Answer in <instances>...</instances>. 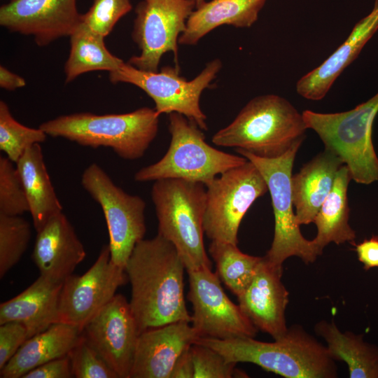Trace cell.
Instances as JSON below:
<instances>
[{
	"instance_id": "cell-20",
	"label": "cell",
	"mask_w": 378,
	"mask_h": 378,
	"mask_svg": "<svg viewBox=\"0 0 378 378\" xmlns=\"http://www.w3.org/2000/svg\"><path fill=\"white\" fill-rule=\"evenodd\" d=\"M377 29L378 0H375L372 10L355 24L345 41L323 63L298 80V94L312 101L324 98L338 76L356 59Z\"/></svg>"
},
{
	"instance_id": "cell-31",
	"label": "cell",
	"mask_w": 378,
	"mask_h": 378,
	"mask_svg": "<svg viewBox=\"0 0 378 378\" xmlns=\"http://www.w3.org/2000/svg\"><path fill=\"white\" fill-rule=\"evenodd\" d=\"M29 223L20 216L0 214V278L21 259L31 238Z\"/></svg>"
},
{
	"instance_id": "cell-1",
	"label": "cell",
	"mask_w": 378,
	"mask_h": 378,
	"mask_svg": "<svg viewBox=\"0 0 378 378\" xmlns=\"http://www.w3.org/2000/svg\"><path fill=\"white\" fill-rule=\"evenodd\" d=\"M185 265L160 234L142 239L125 267L131 284V309L140 333L166 324L191 322L184 297Z\"/></svg>"
},
{
	"instance_id": "cell-17",
	"label": "cell",
	"mask_w": 378,
	"mask_h": 378,
	"mask_svg": "<svg viewBox=\"0 0 378 378\" xmlns=\"http://www.w3.org/2000/svg\"><path fill=\"white\" fill-rule=\"evenodd\" d=\"M282 266L265 256L245 291L237 297L239 306L258 330L278 340L288 331L285 312L288 292L281 281Z\"/></svg>"
},
{
	"instance_id": "cell-8",
	"label": "cell",
	"mask_w": 378,
	"mask_h": 378,
	"mask_svg": "<svg viewBox=\"0 0 378 378\" xmlns=\"http://www.w3.org/2000/svg\"><path fill=\"white\" fill-rule=\"evenodd\" d=\"M301 145L297 144L283 155L271 159L258 158L236 149L238 154L255 165L267 185L274 217V232L271 247L265 257L280 266L291 256H297L309 264L320 255L312 240H307L302 234L293 211L292 169Z\"/></svg>"
},
{
	"instance_id": "cell-34",
	"label": "cell",
	"mask_w": 378,
	"mask_h": 378,
	"mask_svg": "<svg viewBox=\"0 0 378 378\" xmlns=\"http://www.w3.org/2000/svg\"><path fill=\"white\" fill-rule=\"evenodd\" d=\"M194 364L193 378L246 377V374L236 369L237 364L227 361L214 349L195 342L190 346Z\"/></svg>"
},
{
	"instance_id": "cell-9",
	"label": "cell",
	"mask_w": 378,
	"mask_h": 378,
	"mask_svg": "<svg viewBox=\"0 0 378 378\" xmlns=\"http://www.w3.org/2000/svg\"><path fill=\"white\" fill-rule=\"evenodd\" d=\"M221 66V62L215 59L188 81L179 74L176 66H164L160 71L154 72L139 69L123 62L118 69L108 72V78L114 84L130 83L141 89L153 100L159 115L178 113L195 122L201 130H206V116L200 107V97L210 87Z\"/></svg>"
},
{
	"instance_id": "cell-4",
	"label": "cell",
	"mask_w": 378,
	"mask_h": 378,
	"mask_svg": "<svg viewBox=\"0 0 378 378\" xmlns=\"http://www.w3.org/2000/svg\"><path fill=\"white\" fill-rule=\"evenodd\" d=\"M159 116L148 107L120 114L76 113L43 122L39 127L48 136L94 148H111L120 158L135 160L144 155L155 139Z\"/></svg>"
},
{
	"instance_id": "cell-39",
	"label": "cell",
	"mask_w": 378,
	"mask_h": 378,
	"mask_svg": "<svg viewBox=\"0 0 378 378\" xmlns=\"http://www.w3.org/2000/svg\"><path fill=\"white\" fill-rule=\"evenodd\" d=\"M194 364L190 346L185 350L177 359L169 378H193Z\"/></svg>"
},
{
	"instance_id": "cell-11",
	"label": "cell",
	"mask_w": 378,
	"mask_h": 378,
	"mask_svg": "<svg viewBox=\"0 0 378 378\" xmlns=\"http://www.w3.org/2000/svg\"><path fill=\"white\" fill-rule=\"evenodd\" d=\"M80 183L104 213L111 261L125 269L134 248L146 233L145 201L116 186L96 163L86 167Z\"/></svg>"
},
{
	"instance_id": "cell-28",
	"label": "cell",
	"mask_w": 378,
	"mask_h": 378,
	"mask_svg": "<svg viewBox=\"0 0 378 378\" xmlns=\"http://www.w3.org/2000/svg\"><path fill=\"white\" fill-rule=\"evenodd\" d=\"M103 36L83 21L69 36L70 50L64 64L65 83L90 71L118 69L124 62L106 48Z\"/></svg>"
},
{
	"instance_id": "cell-27",
	"label": "cell",
	"mask_w": 378,
	"mask_h": 378,
	"mask_svg": "<svg viewBox=\"0 0 378 378\" xmlns=\"http://www.w3.org/2000/svg\"><path fill=\"white\" fill-rule=\"evenodd\" d=\"M315 332L326 342L331 358L346 363L350 378H378V346L362 335L341 332L333 321H321Z\"/></svg>"
},
{
	"instance_id": "cell-19",
	"label": "cell",
	"mask_w": 378,
	"mask_h": 378,
	"mask_svg": "<svg viewBox=\"0 0 378 378\" xmlns=\"http://www.w3.org/2000/svg\"><path fill=\"white\" fill-rule=\"evenodd\" d=\"M37 232L32 259L40 275L63 282L85 259L86 252L66 216H52Z\"/></svg>"
},
{
	"instance_id": "cell-22",
	"label": "cell",
	"mask_w": 378,
	"mask_h": 378,
	"mask_svg": "<svg viewBox=\"0 0 378 378\" xmlns=\"http://www.w3.org/2000/svg\"><path fill=\"white\" fill-rule=\"evenodd\" d=\"M343 164L337 155L324 149L292 176L293 202L300 225L314 222L333 187L337 171Z\"/></svg>"
},
{
	"instance_id": "cell-40",
	"label": "cell",
	"mask_w": 378,
	"mask_h": 378,
	"mask_svg": "<svg viewBox=\"0 0 378 378\" xmlns=\"http://www.w3.org/2000/svg\"><path fill=\"white\" fill-rule=\"evenodd\" d=\"M26 85L25 80L11 72L5 66H0V87L6 90H15Z\"/></svg>"
},
{
	"instance_id": "cell-35",
	"label": "cell",
	"mask_w": 378,
	"mask_h": 378,
	"mask_svg": "<svg viewBox=\"0 0 378 378\" xmlns=\"http://www.w3.org/2000/svg\"><path fill=\"white\" fill-rule=\"evenodd\" d=\"M132 9L130 0H93L82 21L100 35L108 36L118 21Z\"/></svg>"
},
{
	"instance_id": "cell-29",
	"label": "cell",
	"mask_w": 378,
	"mask_h": 378,
	"mask_svg": "<svg viewBox=\"0 0 378 378\" xmlns=\"http://www.w3.org/2000/svg\"><path fill=\"white\" fill-rule=\"evenodd\" d=\"M209 252L220 279L232 293L239 296L253 280L262 257L244 253L237 245L218 241H211Z\"/></svg>"
},
{
	"instance_id": "cell-14",
	"label": "cell",
	"mask_w": 378,
	"mask_h": 378,
	"mask_svg": "<svg viewBox=\"0 0 378 378\" xmlns=\"http://www.w3.org/2000/svg\"><path fill=\"white\" fill-rule=\"evenodd\" d=\"M125 269L111 259L108 244L104 245L90 268L80 276L71 274L63 281L58 302V321L81 331L87 323L128 281Z\"/></svg>"
},
{
	"instance_id": "cell-41",
	"label": "cell",
	"mask_w": 378,
	"mask_h": 378,
	"mask_svg": "<svg viewBox=\"0 0 378 378\" xmlns=\"http://www.w3.org/2000/svg\"><path fill=\"white\" fill-rule=\"evenodd\" d=\"M196 8L201 6L205 1L204 0H195Z\"/></svg>"
},
{
	"instance_id": "cell-32",
	"label": "cell",
	"mask_w": 378,
	"mask_h": 378,
	"mask_svg": "<svg viewBox=\"0 0 378 378\" xmlns=\"http://www.w3.org/2000/svg\"><path fill=\"white\" fill-rule=\"evenodd\" d=\"M13 163L0 156V214L21 216L29 211L22 180Z\"/></svg>"
},
{
	"instance_id": "cell-3",
	"label": "cell",
	"mask_w": 378,
	"mask_h": 378,
	"mask_svg": "<svg viewBox=\"0 0 378 378\" xmlns=\"http://www.w3.org/2000/svg\"><path fill=\"white\" fill-rule=\"evenodd\" d=\"M307 130L302 113L286 99L270 94L251 99L230 124L214 134L212 143L276 158L302 144Z\"/></svg>"
},
{
	"instance_id": "cell-21",
	"label": "cell",
	"mask_w": 378,
	"mask_h": 378,
	"mask_svg": "<svg viewBox=\"0 0 378 378\" xmlns=\"http://www.w3.org/2000/svg\"><path fill=\"white\" fill-rule=\"evenodd\" d=\"M62 283L40 275L19 295L1 304L0 324L9 321L22 323L29 339L59 322L58 302Z\"/></svg>"
},
{
	"instance_id": "cell-5",
	"label": "cell",
	"mask_w": 378,
	"mask_h": 378,
	"mask_svg": "<svg viewBox=\"0 0 378 378\" xmlns=\"http://www.w3.org/2000/svg\"><path fill=\"white\" fill-rule=\"evenodd\" d=\"M151 197L158 221V234L174 246L186 270L211 268L203 238L204 184L178 178L160 179L154 182Z\"/></svg>"
},
{
	"instance_id": "cell-26",
	"label": "cell",
	"mask_w": 378,
	"mask_h": 378,
	"mask_svg": "<svg viewBox=\"0 0 378 378\" xmlns=\"http://www.w3.org/2000/svg\"><path fill=\"white\" fill-rule=\"evenodd\" d=\"M351 174L343 164L337 171L333 187L316 214L314 223L317 233L312 242L319 254L330 243L355 245L356 233L349 224L347 190Z\"/></svg>"
},
{
	"instance_id": "cell-37",
	"label": "cell",
	"mask_w": 378,
	"mask_h": 378,
	"mask_svg": "<svg viewBox=\"0 0 378 378\" xmlns=\"http://www.w3.org/2000/svg\"><path fill=\"white\" fill-rule=\"evenodd\" d=\"M73 377L69 356L50 360L25 374L22 378Z\"/></svg>"
},
{
	"instance_id": "cell-23",
	"label": "cell",
	"mask_w": 378,
	"mask_h": 378,
	"mask_svg": "<svg viewBox=\"0 0 378 378\" xmlns=\"http://www.w3.org/2000/svg\"><path fill=\"white\" fill-rule=\"evenodd\" d=\"M82 331L71 324L57 322L27 339L13 358L0 369L1 378H22L34 368L67 356Z\"/></svg>"
},
{
	"instance_id": "cell-6",
	"label": "cell",
	"mask_w": 378,
	"mask_h": 378,
	"mask_svg": "<svg viewBox=\"0 0 378 378\" xmlns=\"http://www.w3.org/2000/svg\"><path fill=\"white\" fill-rule=\"evenodd\" d=\"M378 113V92L354 108L338 113L305 110L307 129L314 130L324 148L337 155L357 183L378 180V158L372 139V125Z\"/></svg>"
},
{
	"instance_id": "cell-30",
	"label": "cell",
	"mask_w": 378,
	"mask_h": 378,
	"mask_svg": "<svg viewBox=\"0 0 378 378\" xmlns=\"http://www.w3.org/2000/svg\"><path fill=\"white\" fill-rule=\"evenodd\" d=\"M47 136L39 127L31 128L18 122L7 104L0 101V149L13 162L34 144L45 141Z\"/></svg>"
},
{
	"instance_id": "cell-12",
	"label": "cell",
	"mask_w": 378,
	"mask_h": 378,
	"mask_svg": "<svg viewBox=\"0 0 378 378\" xmlns=\"http://www.w3.org/2000/svg\"><path fill=\"white\" fill-rule=\"evenodd\" d=\"M195 0H141L135 8L132 37L140 54L129 63L136 68L158 71L162 55L172 52L178 65V43L186 29Z\"/></svg>"
},
{
	"instance_id": "cell-36",
	"label": "cell",
	"mask_w": 378,
	"mask_h": 378,
	"mask_svg": "<svg viewBox=\"0 0 378 378\" xmlns=\"http://www.w3.org/2000/svg\"><path fill=\"white\" fill-rule=\"evenodd\" d=\"M27 339V329L22 323L9 321L0 324V369L13 358Z\"/></svg>"
},
{
	"instance_id": "cell-16",
	"label": "cell",
	"mask_w": 378,
	"mask_h": 378,
	"mask_svg": "<svg viewBox=\"0 0 378 378\" xmlns=\"http://www.w3.org/2000/svg\"><path fill=\"white\" fill-rule=\"evenodd\" d=\"M77 0H10L0 8V24L31 35L38 46L69 36L81 22Z\"/></svg>"
},
{
	"instance_id": "cell-18",
	"label": "cell",
	"mask_w": 378,
	"mask_h": 378,
	"mask_svg": "<svg viewBox=\"0 0 378 378\" xmlns=\"http://www.w3.org/2000/svg\"><path fill=\"white\" fill-rule=\"evenodd\" d=\"M200 337L195 328L186 321L141 332L130 378H169L178 357Z\"/></svg>"
},
{
	"instance_id": "cell-38",
	"label": "cell",
	"mask_w": 378,
	"mask_h": 378,
	"mask_svg": "<svg viewBox=\"0 0 378 378\" xmlns=\"http://www.w3.org/2000/svg\"><path fill=\"white\" fill-rule=\"evenodd\" d=\"M354 246L358 259L365 270L378 267V236L373 235Z\"/></svg>"
},
{
	"instance_id": "cell-24",
	"label": "cell",
	"mask_w": 378,
	"mask_h": 378,
	"mask_svg": "<svg viewBox=\"0 0 378 378\" xmlns=\"http://www.w3.org/2000/svg\"><path fill=\"white\" fill-rule=\"evenodd\" d=\"M266 0H211L196 8L188 19L178 43L195 45L209 32L223 25L250 27Z\"/></svg>"
},
{
	"instance_id": "cell-10",
	"label": "cell",
	"mask_w": 378,
	"mask_h": 378,
	"mask_svg": "<svg viewBox=\"0 0 378 378\" xmlns=\"http://www.w3.org/2000/svg\"><path fill=\"white\" fill-rule=\"evenodd\" d=\"M206 187L203 227L211 241L238 244L241 222L268 188L255 165L249 160L220 174Z\"/></svg>"
},
{
	"instance_id": "cell-7",
	"label": "cell",
	"mask_w": 378,
	"mask_h": 378,
	"mask_svg": "<svg viewBox=\"0 0 378 378\" xmlns=\"http://www.w3.org/2000/svg\"><path fill=\"white\" fill-rule=\"evenodd\" d=\"M171 141L167 153L155 163L137 171V182L178 178L200 182L206 186L225 172L244 164L248 160L218 150L205 141L197 125L182 114L169 116Z\"/></svg>"
},
{
	"instance_id": "cell-13",
	"label": "cell",
	"mask_w": 378,
	"mask_h": 378,
	"mask_svg": "<svg viewBox=\"0 0 378 378\" xmlns=\"http://www.w3.org/2000/svg\"><path fill=\"white\" fill-rule=\"evenodd\" d=\"M188 298L192 307V326L200 337L218 340L256 335L258 329L224 292L220 279L211 268L187 271Z\"/></svg>"
},
{
	"instance_id": "cell-33",
	"label": "cell",
	"mask_w": 378,
	"mask_h": 378,
	"mask_svg": "<svg viewBox=\"0 0 378 378\" xmlns=\"http://www.w3.org/2000/svg\"><path fill=\"white\" fill-rule=\"evenodd\" d=\"M68 356L74 377L118 378L83 333Z\"/></svg>"
},
{
	"instance_id": "cell-25",
	"label": "cell",
	"mask_w": 378,
	"mask_h": 378,
	"mask_svg": "<svg viewBox=\"0 0 378 378\" xmlns=\"http://www.w3.org/2000/svg\"><path fill=\"white\" fill-rule=\"evenodd\" d=\"M15 164L29 203V212L38 232L52 216L62 212V206L46 167L40 144L28 148Z\"/></svg>"
},
{
	"instance_id": "cell-15",
	"label": "cell",
	"mask_w": 378,
	"mask_h": 378,
	"mask_svg": "<svg viewBox=\"0 0 378 378\" xmlns=\"http://www.w3.org/2000/svg\"><path fill=\"white\" fill-rule=\"evenodd\" d=\"M82 333L118 378H130L140 332L124 295L115 294L87 323Z\"/></svg>"
},
{
	"instance_id": "cell-2",
	"label": "cell",
	"mask_w": 378,
	"mask_h": 378,
	"mask_svg": "<svg viewBox=\"0 0 378 378\" xmlns=\"http://www.w3.org/2000/svg\"><path fill=\"white\" fill-rule=\"evenodd\" d=\"M195 342L217 351L235 364L250 363L286 378H334L337 367L326 346L299 326L272 342L244 337L218 340L200 337Z\"/></svg>"
}]
</instances>
